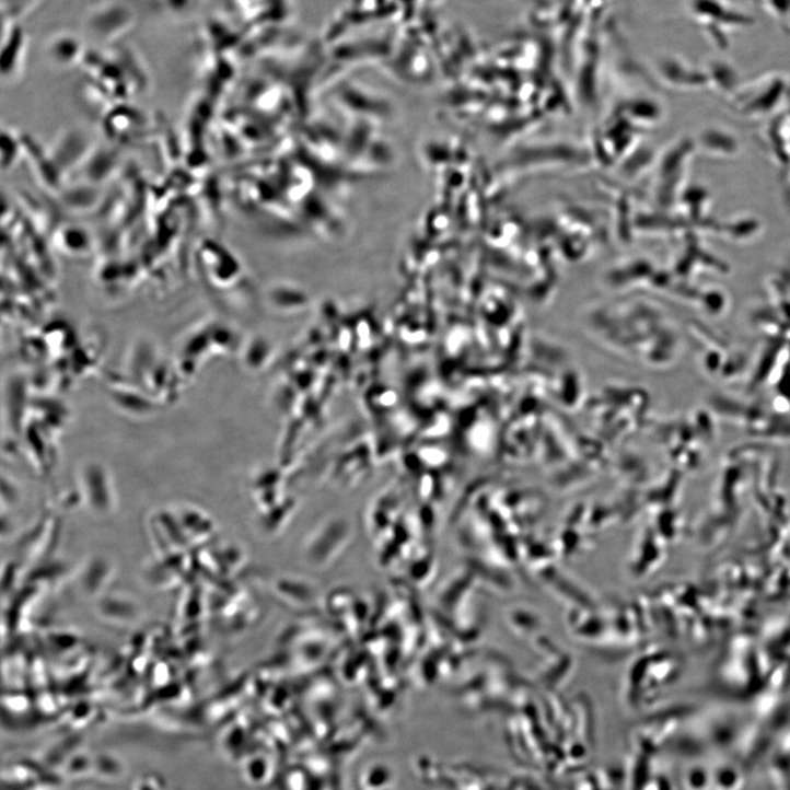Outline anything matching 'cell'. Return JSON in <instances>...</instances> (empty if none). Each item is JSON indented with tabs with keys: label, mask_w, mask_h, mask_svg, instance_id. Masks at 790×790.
<instances>
[{
	"label": "cell",
	"mask_w": 790,
	"mask_h": 790,
	"mask_svg": "<svg viewBox=\"0 0 790 790\" xmlns=\"http://www.w3.org/2000/svg\"><path fill=\"white\" fill-rule=\"evenodd\" d=\"M124 766L115 757L109 754H100L94 757V774L97 777L113 780L123 775Z\"/></svg>",
	"instance_id": "1"
},
{
	"label": "cell",
	"mask_w": 790,
	"mask_h": 790,
	"mask_svg": "<svg viewBox=\"0 0 790 790\" xmlns=\"http://www.w3.org/2000/svg\"><path fill=\"white\" fill-rule=\"evenodd\" d=\"M133 790H166V788L160 776L150 774L140 778Z\"/></svg>",
	"instance_id": "2"
}]
</instances>
